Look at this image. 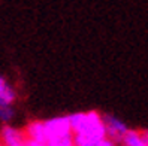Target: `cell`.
I'll use <instances>...</instances> for the list:
<instances>
[{
    "label": "cell",
    "mask_w": 148,
    "mask_h": 146,
    "mask_svg": "<svg viewBox=\"0 0 148 146\" xmlns=\"http://www.w3.org/2000/svg\"><path fill=\"white\" fill-rule=\"evenodd\" d=\"M16 98H18L16 88L5 76L0 75V106H14Z\"/></svg>",
    "instance_id": "5b68a950"
},
{
    "label": "cell",
    "mask_w": 148,
    "mask_h": 146,
    "mask_svg": "<svg viewBox=\"0 0 148 146\" xmlns=\"http://www.w3.org/2000/svg\"><path fill=\"white\" fill-rule=\"evenodd\" d=\"M27 134L25 130L15 125H3L0 128V143L2 146H27Z\"/></svg>",
    "instance_id": "277c9868"
},
{
    "label": "cell",
    "mask_w": 148,
    "mask_h": 146,
    "mask_svg": "<svg viewBox=\"0 0 148 146\" xmlns=\"http://www.w3.org/2000/svg\"><path fill=\"white\" fill-rule=\"evenodd\" d=\"M0 146H2V143H0Z\"/></svg>",
    "instance_id": "30bf717a"
},
{
    "label": "cell",
    "mask_w": 148,
    "mask_h": 146,
    "mask_svg": "<svg viewBox=\"0 0 148 146\" xmlns=\"http://www.w3.org/2000/svg\"><path fill=\"white\" fill-rule=\"evenodd\" d=\"M27 146H45V145L38 143V142H32V140H29V142H27Z\"/></svg>",
    "instance_id": "9c48e42d"
},
{
    "label": "cell",
    "mask_w": 148,
    "mask_h": 146,
    "mask_svg": "<svg viewBox=\"0 0 148 146\" xmlns=\"http://www.w3.org/2000/svg\"><path fill=\"white\" fill-rule=\"evenodd\" d=\"M120 146H148V130L130 128L124 139L121 140Z\"/></svg>",
    "instance_id": "8992f818"
},
{
    "label": "cell",
    "mask_w": 148,
    "mask_h": 146,
    "mask_svg": "<svg viewBox=\"0 0 148 146\" xmlns=\"http://www.w3.org/2000/svg\"><path fill=\"white\" fill-rule=\"evenodd\" d=\"M16 116L14 106H0V124L3 125H12V121Z\"/></svg>",
    "instance_id": "52a82bcc"
},
{
    "label": "cell",
    "mask_w": 148,
    "mask_h": 146,
    "mask_svg": "<svg viewBox=\"0 0 148 146\" xmlns=\"http://www.w3.org/2000/svg\"><path fill=\"white\" fill-rule=\"evenodd\" d=\"M97 146H120L118 143H115L114 140H111V139H108V137H106V139L105 140H102Z\"/></svg>",
    "instance_id": "ba28073f"
},
{
    "label": "cell",
    "mask_w": 148,
    "mask_h": 146,
    "mask_svg": "<svg viewBox=\"0 0 148 146\" xmlns=\"http://www.w3.org/2000/svg\"><path fill=\"white\" fill-rule=\"evenodd\" d=\"M103 121H105V130H106L108 139L120 145L121 140L124 139V136L130 130L127 122L114 113H103Z\"/></svg>",
    "instance_id": "3957f363"
},
{
    "label": "cell",
    "mask_w": 148,
    "mask_h": 146,
    "mask_svg": "<svg viewBox=\"0 0 148 146\" xmlns=\"http://www.w3.org/2000/svg\"><path fill=\"white\" fill-rule=\"evenodd\" d=\"M75 146H97L106 139L103 113L97 110H85L69 115Z\"/></svg>",
    "instance_id": "7a4b0ae2"
},
{
    "label": "cell",
    "mask_w": 148,
    "mask_h": 146,
    "mask_svg": "<svg viewBox=\"0 0 148 146\" xmlns=\"http://www.w3.org/2000/svg\"><path fill=\"white\" fill-rule=\"evenodd\" d=\"M27 139L45 146H75L69 115L32 121L25 127Z\"/></svg>",
    "instance_id": "6da1fadb"
}]
</instances>
